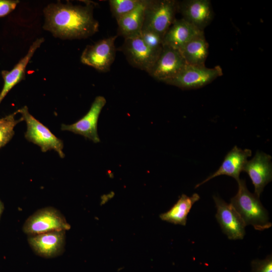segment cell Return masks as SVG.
I'll return each mask as SVG.
<instances>
[{
    "mask_svg": "<svg viewBox=\"0 0 272 272\" xmlns=\"http://www.w3.org/2000/svg\"><path fill=\"white\" fill-rule=\"evenodd\" d=\"M93 10V6L89 4H50L43 10L44 29L61 39L87 38L99 30V23L94 18Z\"/></svg>",
    "mask_w": 272,
    "mask_h": 272,
    "instance_id": "obj_1",
    "label": "cell"
},
{
    "mask_svg": "<svg viewBox=\"0 0 272 272\" xmlns=\"http://www.w3.org/2000/svg\"><path fill=\"white\" fill-rule=\"evenodd\" d=\"M238 189L236 194L231 199L233 206L246 226L251 225L255 230H264L271 227L266 210L261 204L259 197L247 189L245 181H237Z\"/></svg>",
    "mask_w": 272,
    "mask_h": 272,
    "instance_id": "obj_2",
    "label": "cell"
},
{
    "mask_svg": "<svg viewBox=\"0 0 272 272\" xmlns=\"http://www.w3.org/2000/svg\"><path fill=\"white\" fill-rule=\"evenodd\" d=\"M178 1L148 0L142 29L154 32L163 38L176 20Z\"/></svg>",
    "mask_w": 272,
    "mask_h": 272,
    "instance_id": "obj_3",
    "label": "cell"
},
{
    "mask_svg": "<svg viewBox=\"0 0 272 272\" xmlns=\"http://www.w3.org/2000/svg\"><path fill=\"white\" fill-rule=\"evenodd\" d=\"M71 228L64 216L56 209L45 207L36 211L29 217L22 230L28 236L53 231H66Z\"/></svg>",
    "mask_w": 272,
    "mask_h": 272,
    "instance_id": "obj_4",
    "label": "cell"
},
{
    "mask_svg": "<svg viewBox=\"0 0 272 272\" xmlns=\"http://www.w3.org/2000/svg\"><path fill=\"white\" fill-rule=\"evenodd\" d=\"M18 112L21 114L23 120L26 122L27 130L25 137L28 141L39 146L43 152L53 150L60 158L64 157L63 142L33 117L29 112L27 106L18 110Z\"/></svg>",
    "mask_w": 272,
    "mask_h": 272,
    "instance_id": "obj_5",
    "label": "cell"
},
{
    "mask_svg": "<svg viewBox=\"0 0 272 272\" xmlns=\"http://www.w3.org/2000/svg\"><path fill=\"white\" fill-rule=\"evenodd\" d=\"M222 75L223 71L219 65L208 68L205 65L187 64L177 75L164 83L182 90L195 89L207 85Z\"/></svg>",
    "mask_w": 272,
    "mask_h": 272,
    "instance_id": "obj_6",
    "label": "cell"
},
{
    "mask_svg": "<svg viewBox=\"0 0 272 272\" xmlns=\"http://www.w3.org/2000/svg\"><path fill=\"white\" fill-rule=\"evenodd\" d=\"M117 36H111L86 46L81 56V62L100 72L109 71L115 57V41Z\"/></svg>",
    "mask_w": 272,
    "mask_h": 272,
    "instance_id": "obj_7",
    "label": "cell"
},
{
    "mask_svg": "<svg viewBox=\"0 0 272 272\" xmlns=\"http://www.w3.org/2000/svg\"><path fill=\"white\" fill-rule=\"evenodd\" d=\"M120 49L131 65L148 73L161 52L149 48L142 40L140 35L124 39Z\"/></svg>",
    "mask_w": 272,
    "mask_h": 272,
    "instance_id": "obj_8",
    "label": "cell"
},
{
    "mask_svg": "<svg viewBox=\"0 0 272 272\" xmlns=\"http://www.w3.org/2000/svg\"><path fill=\"white\" fill-rule=\"evenodd\" d=\"M186 64L178 50L163 45L148 74L154 79L164 83L177 75Z\"/></svg>",
    "mask_w": 272,
    "mask_h": 272,
    "instance_id": "obj_9",
    "label": "cell"
},
{
    "mask_svg": "<svg viewBox=\"0 0 272 272\" xmlns=\"http://www.w3.org/2000/svg\"><path fill=\"white\" fill-rule=\"evenodd\" d=\"M106 103V100L103 96H97L86 115L73 124H62L61 129L83 135L95 143H99L97 123L100 114Z\"/></svg>",
    "mask_w": 272,
    "mask_h": 272,
    "instance_id": "obj_10",
    "label": "cell"
},
{
    "mask_svg": "<svg viewBox=\"0 0 272 272\" xmlns=\"http://www.w3.org/2000/svg\"><path fill=\"white\" fill-rule=\"evenodd\" d=\"M217 214L216 218L222 231L229 239H242L245 234V224L231 203H227L219 197L213 196Z\"/></svg>",
    "mask_w": 272,
    "mask_h": 272,
    "instance_id": "obj_11",
    "label": "cell"
},
{
    "mask_svg": "<svg viewBox=\"0 0 272 272\" xmlns=\"http://www.w3.org/2000/svg\"><path fill=\"white\" fill-rule=\"evenodd\" d=\"M28 242L34 252L44 258H53L64 250L65 231H53L29 236Z\"/></svg>",
    "mask_w": 272,
    "mask_h": 272,
    "instance_id": "obj_12",
    "label": "cell"
},
{
    "mask_svg": "<svg viewBox=\"0 0 272 272\" xmlns=\"http://www.w3.org/2000/svg\"><path fill=\"white\" fill-rule=\"evenodd\" d=\"M271 157L257 152L253 158L245 163L243 171L246 172L254 186V194L259 197L265 186L272 179Z\"/></svg>",
    "mask_w": 272,
    "mask_h": 272,
    "instance_id": "obj_13",
    "label": "cell"
},
{
    "mask_svg": "<svg viewBox=\"0 0 272 272\" xmlns=\"http://www.w3.org/2000/svg\"><path fill=\"white\" fill-rule=\"evenodd\" d=\"M178 12L182 18L203 31L213 19L214 12L209 0L178 1Z\"/></svg>",
    "mask_w": 272,
    "mask_h": 272,
    "instance_id": "obj_14",
    "label": "cell"
},
{
    "mask_svg": "<svg viewBox=\"0 0 272 272\" xmlns=\"http://www.w3.org/2000/svg\"><path fill=\"white\" fill-rule=\"evenodd\" d=\"M252 152L250 149L242 150L236 146L226 155L221 166L213 174L198 184L195 188H197L211 179L220 175H226L238 180L240 172L243 171V167L248 161L247 158L251 156Z\"/></svg>",
    "mask_w": 272,
    "mask_h": 272,
    "instance_id": "obj_15",
    "label": "cell"
},
{
    "mask_svg": "<svg viewBox=\"0 0 272 272\" xmlns=\"http://www.w3.org/2000/svg\"><path fill=\"white\" fill-rule=\"evenodd\" d=\"M203 33L185 19H176L163 38V45L179 50L187 43Z\"/></svg>",
    "mask_w": 272,
    "mask_h": 272,
    "instance_id": "obj_16",
    "label": "cell"
},
{
    "mask_svg": "<svg viewBox=\"0 0 272 272\" xmlns=\"http://www.w3.org/2000/svg\"><path fill=\"white\" fill-rule=\"evenodd\" d=\"M43 38H38L30 45L27 54L10 71H3L2 75L4 81L3 88L0 93V104L9 92L22 81L29 61L36 50L44 42Z\"/></svg>",
    "mask_w": 272,
    "mask_h": 272,
    "instance_id": "obj_17",
    "label": "cell"
},
{
    "mask_svg": "<svg viewBox=\"0 0 272 272\" xmlns=\"http://www.w3.org/2000/svg\"><path fill=\"white\" fill-rule=\"evenodd\" d=\"M148 0H141L132 11L116 20L118 34L124 39L140 35L142 31Z\"/></svg>",
    "mask_w": 272,
    "mask_h": 272,
    "instance_id": "obj_18",
    "label": "cell"
},
{
    "mask_svg": "<svg viewBox=\"0 0 272 272\" xmlns=\"http://www.w3.org/2000/svg\"><path fill=\"white\" fill-rule=\"evenodd\" d=\"M179 51L187 64L205 65L209 53V44L204 33L193 38Z\"/></svg>",
    "mask_w": 272,
    "mask_h": 272,
    "instance_id": "obj_19",
    "label": "cell"
},
{
    "mask_svg": "<svg viewBox=\"0 0 272 272\" xmlns=\"http://www.w3.org/2000/svg\"><path fill=\"white\" fill-rule=\"evenodd\" d=\"M199 198L197 193H194L191 196L183 194L169 211L160 214V218L166 222L185 226L192 206Z\"/></svg>",
    "mask_w": 272,
    "mask_h": 272,
    "instance_id": "obj_20",
    "label": "cell"
},
{
    "mask_svg": "<svg viewBox=\"0 0 272 272\" xmlns=\"http://www.w3.org/2000/svg\"><path fill=\"white\" fill-rule=\"evenodd\" d=\"M18 110L5 117L0 118V148L7 144L14 134V127L23 118L16 120L15 117Z\"/></svg>",
    "mask_w": 272,
    "mask_h": 272,
    "instance_id": "obj_21",
    "label": "cell"
},
{
    "mask_svg": "<svg viewBox=\"0 0 272 272\" xmlns=\"http://www.w3.org/2000/svg\"><path fill=\"white\" fill-rule=\"evenodd\" d=\"M141 0H110L111 12L116 20L134 10Z\"/></svg>",
    "mask_w": 272,
    "mask_h": 272,
    "instance_id": "obj_22",
    "label": "cell"
},
{
    "mask_svg": "<svg viewBox=\"0 0 272 272\" xmlns=\"http://www.w3.org/2000/svg\"><path fill=\"white\" fill-rule=\"evenodd\" d=\"M140 36L149 48L155 51H161L163 45V38L160 35L154 32L142 29Z\"/></svg>",
    "mask_w": 272,
    "mask_h": 272,
    "instance_id": "obj_23",
    "label": "cell"
},
{
    "mask_svg": "<svg viewBox=\"0 0 272 272\" xmlns=\"http://www.w3.org/2000/svg\"><path fill=\"white\" fill-rule=\"evenodd\" d=\"M251 272H272V256L268 255L265 259H256L251 262Z\"/></svg>",
    "mask_w": 272,
    "mask_h": 272,
    "instance_id": "obj_24",
    "label": "cell"
},
{
    "mask_svg": "<svg viewBox=\"0 0 272 272\" xmlns=\"http://www.w3.org/2000/svg\"><path fill=\"white\" fill-rule=\"evenodd\" d=\"M19 2L15 0H0V18L12 12Z\"/></svg>",
    "mask_w": 272,
    "mask_h": 272,
    "instance_id": "obj_25",
    "label": "cell"
},
{
    "mask_svg": "<svg viewBox=\"0 0 272 272\" xmlns=\"http://www.w3.org/2000/svg\"><path fill=\"white\" fill-rule=\"evenodd\" d=\"M4 210V205L2 201L0 200V217Z\"/></svg>",
    "mask_w": 272,
    "mask_h": 272,
    "instance_id": "obj_26",
    "label": "cell"
}]
</instances>
